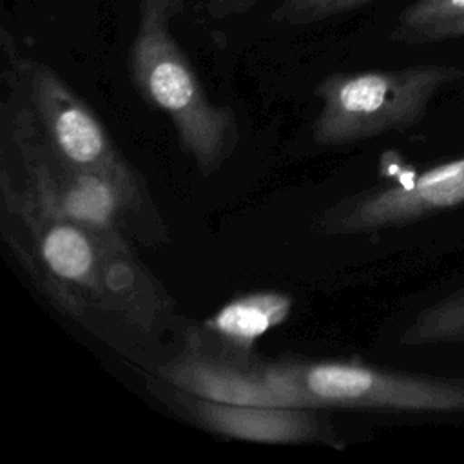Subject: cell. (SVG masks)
I'll list each match as a JSON object with an SVG mask.
<instances>
[{"label": "cell", "instance_id": "6da1fadb", "mask_svg": "<svg viewBox=\"0 0 464 464\" xmlns=\"http://www.w3.org/2000/svg\"><path fill=\"white\" fill-rule=\"evenodd\" d=\"M2 237L44 295L65 315L114 319L154 332L172 303L125 243L45 210L4 165Z\"/></svg>", "mask_w": 464, "mask_h": 464}, {"label": "cell", "instance_id": "7a4b0ae2", "mask_svg": "<svg viewBox=\"0 0 464 464\" xmlns=\"http://www.w3.org/2000/svg\"><path fill=\"white\" fill-rule=\"evenodd\" d=\"M4 80L9 87L16 172L4 163L25 190L49 212L83 225L103 236L132 243L158 245L169 239L161 216L145 183H132L94 169H82L58 158L44 140L14 67L4 49Z\"/></svg>", "mask_w": 464, "mask_h": 464}, {"label": "cell", "instance_id": "3957f363", "mask_svg": "<svg viewBox=\"0 0 464 464\" xmlns=\"http://www.w3.org/2000/svg\"><path fill=\"white\" fill-rule=\"evenodd\" d=\"M181 13L183 0L138 2L129 74L140 96L169 118L181 150L198 170L212 176L236 150L239 129L234 112L208 98L172 33V22Z\"/></svg>", "mask_w": 464, "mask_h": 464}, {"label": "cell", "instance_id": "277c9868", "mask_svg": "<svg viewBox=\"0 0 464 464\" xmlns=\"http://www.w3.org/2000/svg\"><path fill=\"white\" fill-rule=\"evenodd\" d=\"M261 404L413 413L464 411V382L359 361L285 359L252 364Z\"/></svg>", "mask_w": 464, "mask_h": 464}, {"label": "cell", "instance_id": "5b68a950", "mask_svg": "<svg viewBox=\"0 0 464 464\" xmlns=\"http://www.w3.org/2000/svg\"><path fill=\"white\" fill-rule=\"evenodd\" d=\"M460 76L462 71L451 65L328 74L315 87L321 107L312 123V140L335 147L406 130L424 116L435 94Z\"/></svg>", "mask_w": 464, "mask_h": 464}, {"label": "cell", "instance_id": "8992f818", "mask_svg": "<svg viewBox=\"0 0 464 464\" xmlns=\"http://www.w3.org/2000/svg\"><path fill=\"white\" fill-rule=\"evenodd\" d=\"M2 49L13 58L36 125L58 158L74 167L145 183L120 152L96 112L51 65L22 56L5 29L2 31Z\"/></svg>", "mask_w": 464, "mask_h": 464}, {"label": "cell", "instance_id": "52a82bcc", "mask_svg": "<svg viewBox=\"0 0 464 464\" xmlns=\"http://www.w3.org/2000/svg\"><path fill=\"white\" fill-rule=\"evenodd\" d=\"M460 203H464V156L352 194L321 214L319 228L330 236L368 234Z\"/></svg>", "mask_w": 464, "mask_h": 464}, {"label": "cell", "instance_id": "ba28073f", "mask_svg": "<svg viewBox=\"0 0 464 464\" xmlns=\"http://www.w3.org/2000/svg\"><path fill=\"white\" fill-rule=\"evenodd\" d=\"M152 390L190 422L216 435L261 444H326L341 448L328 419L315 408L227 402L201 397L160 377Z\"/></svg>", "mask_w": 464, "mask_h": 464}, {"label": "cell", "instance_id": "9c48e42d", "mask_svg": "<svg viewBox=\"0 0 464 464\" xmlns=\"http://www.w3.org/2000/svg\"><path fill=\"white\" fill-rule=\"evenodd\" d=\"M294 299L279 290H256L227 301L188 334V348L208 357L250 364L256 343L288 321Z\"/></svg>", "mask_w": 464, "mask_h": 464}, {"label": "cell", "instance_id": "30bf717a", "mask_svg": "<svg viewBox=\"0 0 464 464\" xmlns=\"http://www.w3.org/2000/svg\"><path fill=\"white\" fill-rule=\"evenodd\" d=\"M464 341V288L422 310L402 334L404 344Z\"/></svg>", "mask_w": 464, "mask_h": 464}, {"label": "cell", "instance_id": "8fae6325", "mask_svg": "<svg viewBox=\"0 0 464 464\" xmlns=\"http://www.w3.org/2000/svg\"><path fill=\"white\" fill-rule=\"evenodd\" d=\"M464 18V0H415L402 9L390 38L404 44H422L439 25Z\"/></svg>", "mask_w": 464, "mask_h": 464}, {"label": "cell", "instance_id": "7c38bea8", "mask_svg": "<svg viewBox=\"0 0 464 464\" xmlns=\"http://www.w3.org/2000/svg\"><path fill=\"white\" fill-rule=\"evenodd\" d=\"M373 0H281L272 20L288 25H310L357 11Z\"/></svg>", "mask_w": 464, "mask_h": 464}, {"label": "cell", "instance_id": "4fadbf2b", "mask_svg": "<svg viewBox=\"0 0 464 464\" xmlns=\"http://www.w3.org/2000/svg\"><path fill=\"white\" fill-rule=\"evenodd\" d=\"M259 0H208V13L212 16H225L248 11Z\"/></svg>", "mask_w": 464, "mask_h": 464}, {"label": "cell", "instance_id": "5bb4252c", "mask_svg": "<svg viewBox=\"0 0 464 464\" xmlns=\"http://www.w3.org/2000/svg\"><path fill=\"white\" fill-rule=\"evenodd\" d=\"M450 38H464V18L435 27L433 31H430L424 36L422 44H426V42H440V40H450Z\"/></svg>", "mask_w": 464, "mask_h": 464}]
</instances>
